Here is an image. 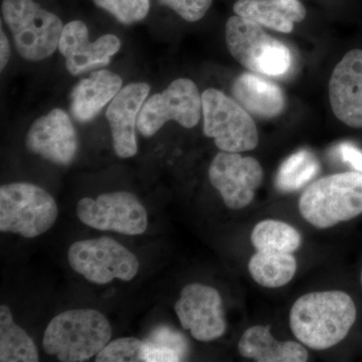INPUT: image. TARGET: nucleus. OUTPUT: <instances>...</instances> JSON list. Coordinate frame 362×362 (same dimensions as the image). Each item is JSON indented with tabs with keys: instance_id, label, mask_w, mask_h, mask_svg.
I'll return each instance as SVG.
<instances>
[{
	"instance_id": "obj_1",
	"label": "nucleus",
	"mask_w": 362,
	"mask_h": 362,
	"mask_svg": "<svg viewBox=\"0 0 362 362\" xmlns=\"http://www.w3.org/2000/svg\"><path fill=\"white\" fill-rule=\"evenodd\" d=\"M356 316V304L346 293H308L293 304L290 327L295 337L309 349L326 350L347 337Z\"/></svg>"
},
{
	"instance_id": "obj_2",
	"label": "nucleus",
	"mask_w": 362,
	"mask_h": 362,
	"mask_svg": "<svg viewBox=\"0 0 362 362\" xmlns=\"http://www.w3.org/2000/svg\"><path fill=\"white\" fill-rule=\"evenodd\" d=\"M111 324L95 309H71L54 317L45 331L42 346L59 361H90L111 341Z\"/></svg>"
},
{
	"instance_id": "obj_3",
	"label": "nucleus",
	"mask_w": 362,
	"mask_h": 362,
	"mask_svg": "<svg viewBox=\"0 0 362 362\" xmlns=\"http://www.w3.org/2000/svg\"><path fill=\"white\" fill-rule=\"evenodd\" d=\"M251 240L256 250L247 265L252 278L265 288L287 285L297 271L294 252L302 245L300 233L284 221L266 220L255 226Z\"/></svg>"
},
{
	"instance_id": "obj_4",
	"label": "nucleus",
	"mask_w": 362,
	"mask_h": 362,
	"mask_svg": "<svg viewBox=\"0 0 362 362\" xmlns=\"http://www.w3.org/2000/svg\"><path fill=\"white\" fill-rule=\"evenodd\" d=\"M299 211L321 230L354 220L362 214V173L349 171L314 181L300 197Z\"/></svg>"
},
{
	"instance_id": "obj_5",
	"label": "nucleus",
	"mask_w": 362,
	"mask_h": 362,
	"mask_svg": "<svg viewBox=\"0 0 362 362\" xmlns=\"http://www.w3.org/2000/svg\"><path fill=\"white\" fill-rule=\"evenodd\" d=\"M59 207L47 190L30 182L0 187V232L33 239L51 230Z\"/></svg>"
},
{
	"instance_id": "obj_6",
	"label": "nucleus",
	"mask_w": 362,
	"mask_h": 362,
	"mask_svg": "<svg viewBox=\"0 0 362 362\" xmlns=\"http://www.w3.org/2000/svg\"><path fill=\"white\" fill-rule=\"evenodd\" d=\"M1 11L23 59L42 61L58 49L64 25L56 14L33 0H4Z\"/></svg>"
},
{
	"instance_id": "obj_7",
	"label": "nucleus",
	"mask_w": 362,
	"mask_h": 362,
	"mask_svg": "<svg viewBox=\"0 0 362 362\" xmlns=\"http://www.w3.org/2000/svg\"><path fill=\"white\" fill-rule=\"evenodd\" d=\"M226 40L235 61L252 73L279 77L291 66L287 45L269 35L259 23L237 14L226 21Z\"/></svg>"
},
{
	"instance_id": "obj_8",
	"label": "nucleus",
	"mask_w": 362,
	"mask_h": 362,
	"mask_svg": "<svg viewBox=\"0 0 362 362\" xmlns=\"http://www.w3.org/2000/svg\"><path fill=\"white\" fill-rule=\"evenodd\" d=\"M202 101L204 135L213 138L221 151L240 153L258 146L254 119L235 99L211 88L202 93Z\"/></svg>"
},
{
	"instance_id": "obj_9",
	"label": "nucleus",
	"mask_w": 362,
	"mask_h": 362,
	"mask_svg": "<svg viewBox=\"0 0 362 362\" xmlns=\"http://www.w3.org/2000/svg\"><path fill=\"white\" fill-rule=\"evenodd\" d=\"M68 261L74 271L97 285L115 279L128 282L136 277L140 267L132 252L108 237L74 243L69 247Z\"/></svg>"
},
{
	"instance_id": "obj_10",
	"label": "nucleus",
	"mask_w": 362,
	"mask_h": 362,
	"mask_svg": "<svg viewBox=\"0 0 362 362\" xmlns=\"http://www.w3.org/2000/svg\"><path fill=\"white\" fill-rule=\"evenodd\" d=\"M202 114V96L197 86L189 78H177L168 89L144 102L138 116L137 129L145 137H151L170 120L189 129L197 125Z\"/></svg>"
},
{
	"instance_id": "obj_11",
	"label": "nucleus",
	"mask_w": 362,
	"mask_h": 362,
	"mask_svg": "<svg viewBox=\"0 0 362 362\" xmlns=\"http://www.w3.org/2000/svg\"><path fill=\"white\" fill-rule=\"evenodd\" d=\"M78 220L95 230L139 235L148 228L146 209L136 195L114 192L96 199L84 197L77 204Z\"/></svg>"
},
{
	"instance_id": "obj_12",
	"label": "nucleus",
	"mask_w": 362,
	"mask_h": 362,
	"mask_svg": "<svg viewBox=\"0 0 362 362\" xmlns=\"http://www.w3.org/2000/svg\"><path fill=\"white\" fill-rule=\"evenodd\" d=\"M209 177L226 206L240 211L254 199L257 189L263 182L264 171L254 157L221 151L209 166Z\"/></svg>"
},
{
	"instance_id": "obj_13",
	"label": "nucleus",
	"mask_w": 362,
	"mask_h": 362,
	"mask_svg": "<svg viewBox=\"0 0 362 362\" xmlns=\"http://www.w3.org/2000/svg\"><path fill=\"white\" fill-rule=\"evenodd\" d=\"M175 310L183 329L197 341L209 342L225 334L226 322L220 292L211 286L192 283L181 290Z\"/></svg>"
},
{
	"instance_id": "obj_14",
	"label": "nucleus",
	"mask_w": 362,
	"mask_h": 362,
	"mask_svg": "<svg viewBox=\"0 0 362 362\" xmlns=\"http://www.w3.org/2000/svg\"><path fill=\"white\" fill-rule=\"evenodd\" d=\"M26 148L57 165L69 166L78 152V135L66 112L56 108L30 126Z\"/></svg>"
},
{
	"instance_id": "obj_15",
	"label": "nucleus",
	"mask_w": 362,
	"mask_h": 362,
	"mask_svg": "<svg viewBox=\"0 0 362 362\" xmlns=\"http://www.w3.org/2000/svg\"><path fill=\"white\" fill-rule=\"evenodd\" d=\"M120 49L121 40L114 35H102L90 42L87 25L80 21L64 26L59 42V51L65 57L66 69L73 76L108 66Z\"/></svg>"
},
{
	"instance_id": "obj_16",
	"label": "nucleus",
	"mask_w": 362,
	"mask_h": 362,
	"mask_svg": "<svg viewBox=\"0 0 362 362\" xmlns=\"http://www.w3.org/2000/svg\"><path fill=\"white\" fill-rule=\"evenodd\" d=\"M329 99L338 120L351 128H362V49L347 52L335 66Z\"/></svg>"
},
{
	"instance_id": "obj_17",
	"label": "nucleus",
	"mask_w": 362,
	"mask_h": 362,
	"mask_svg": "<svg viewBox=\"0 0 362 362\" xmlns=\"http://www.w3.org/2000/svg\"><path fill=\"white\" fill-rule=\"evenodd\" d=\"M149 92L146 83H131L120 90L107 109L114 150L120 158H130L137 154L135 126Z\"/></svg>"
},
{
	"instance_id": "obj_18",
	"label": "nucleus",
	"mask_w": 362,
	"mask_h": 362,
	"mask_svg": "<svg viewBox=\"0 0 362 362\" xmlns=\"http://www.w3.org/2000/svg\"><path fill=\"white\" fill-rule=\"evenodd\" d=\"M122 85V78L117 74L108 70L93 71L71 90V115L78 122H90L116 97Z\"/></svg>"
},
{
	"instance_id": "obj_19",
	"label": "nucleus",
	"mask_w": 362,
	"mask_h": 362,
	"mask_svg": "<svg viewBox=\"0 0 362 362\" xmlns=\"http://www.w3.org/2000/svg\"><path fill=\"white\" fill-rule=\"evenodd\" d=\"M232 94L243 108L258 118H275L286 108L283 90L256 73H244L235 78Z\"/></svg>"
},
{
	"instance_id": "obj_20",
	"label": "nucleus",
	"mask_w": 362,
	"mask_h": 362,
	"mask_svg": "<svg viewBox=\"0 0 362 362\" xmlns=\"http://www.w3.org/2000/svg\"><path fill=\"white\" fill-rule=\"evenodd\" d=\"M233 11L237 16L283 33L293 32L294 23H301L306 16V8L298 0H238Z\"/></svg>"
},
{
	"instance_id": "obj_21",
	"label": "nucleus",
	"mask_w": 362,
	"mask_h": 362,
	"mask_svg": "<svg viewBox=\"0 0 362 362\" xmlns=\"http://www.w3.org/2000/svg\"><path fill=\"white\" fill-rule=\"evenodd\" d=\"M240 356L259 362H305L308 351L299 343L278 341L270 332V326H252L240 337Z\"/></svg>"
},
{
	"instance_id": "obj_22",
	"label": "nucleus",
	"mask_w": 362,
	"mask_h": 362,
	"mask_svg": "<svg viewBox=\"0 0 362 362\" xmlns=\"http://www.w3.org/2000/svg\"><path fill=\"white\" fill-rule=\"evenodd\" d=\"M0 361L37 362L39 351L32 338L14 322L6 305L0 307Z\"/></svg>"
},
{
	"instance_id": "obj_23",
	"label": "nucleus",
	"mask_w": 362,
	"mask_h": 362,
	"mask_svg": "<svg viewBox=\"0 0 362 362\" xmlns=\"http://www.w3.org/2000/svg\"><path fill=\"white\" fill-rule=\"evenodd\" d=\"M320 170L316 156L307 149L299 150L279 168L276 187L280 192H292L309 182Z\"/></svg>"
},
{
	"instance_id": "obj_24",
	"label": "nucleus",
	"mask_w": 362,
	"mask_h": 362,
	"mask_svg": "<svg viewBox=\"0 0 362 362\" xmlns=\"http://www.w3.org/2000/svg\"><path fill=\"white\" fill-rule=\"evenodd\" d=\"M144 340L122 337L110 341L97 354L96 362H144Z\"/></svg>"
},
{
	"instance_id": "obj_25",
	"label": "nucleus",
	"mask_w": 362,
	"mask_h": 362,
	"mask_svg": "<svg viewBox=\"0 0 362 362\" xmlns=\"http://www.w3.org/2000/svg\"><path fill=\"white\" fill-rule=\"evenodd\" d=\"M94 4L127 25L144 20L150 9V0H94Z\"/></svg>"
},
{
	"instance_id": "obj_26",
	"label": "nucleus",
	"mask_w": 362,
	"mask_h": 362,
	"mask_svg": "<svg viewBox=\"0 0 362 362\" xmlns=\"http://www.w3.org/2000/svg\"><path fill=\"white\" fill-rule=\"evenodd\" d=\"M159 2L175 11L183 20L194 23L206 16L213 0H159Z\"/></svg>"
},
{
	"instance_id": "obj_27",
	"label": "nucleus",
	"mask_w": 362,
	"mask_h": 362,
	"mask_svg": "<svg viewBox=\"0 0 362 362\" xmlns=\"http://www.w3.org/2000/svg\"><path fill=\"white\" fill-rule=\"evenodd\" d=\"M337 156L349 163L357 173H362V150L349 142L340 143L337 147Z\"/></svg>"
},
{
	"instance_id": "obj_28",
	"label": "nucleus",
	"mask_w": 362,
	"mask_h": 362,
	"mask_svg": "<svg viewBox=\"0 0 362 362\" xmlns=\"http://www.w3.org/2000/svg\"><path fill=\"white\" fill-rule=\"evenodd\" d=\"M0 70H4L8 63L11 58V45H9L8 39H7L6 33L1 28V35H0Z\"/></svg>"
},
{
	"instance_id": "obj_29",
	"label": "nucleus",
	"mask_w": 362,
	"mask_h": 362,
	"mask_svg": "<svg viewBox=\"0 0 362 362\" xmlns=\"http://www.w3.org/2000/svg\"><path fill=\"white\" fill-rule=\"evenodd\" d=\"M361 284H362V271H361Z\"/></svg>"
}]
</instances>
